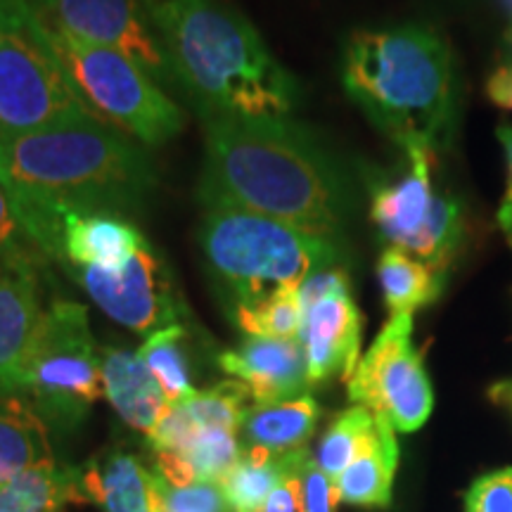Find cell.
<instances>
[{
	"instance_id": "4fadbf2b",
	"label": "cell",
	"mask_w": 512,
	"mask_h": 512,
	"mask_svg": "<svg viewBox=\"0 0 512 512\" xmlns=\"http://www.w3.org/2000/svg\"><path fill=\"white\" fill-rule=\"evenodd\" d=\"M41 261L38 254L0 261V401L19 399L24 361L46 311Z\"/></svg>"
},
{
	"instance_id": "8992f818",
	"label": "cell",
	"mask_w": 512,
	"mask_h": 512,
	"mask_svg": "<svg viewBox=\"0 0 512 512\" xmlns=\"http://www.w3.org/2000/svg\"><path fill=\"white\" fill-rule=\"evenodd\" d=\"M95 119L31 0H0V133Z\"/></svg>"
},
{
	"instance_id": "cb8c5ba5",
	"label": "cell",
	"mask_w": 512,
	"mask_h": 512,
	"mask_svg": "<svg viewBox=\"0 0 512 512\" xmlns=\"http://www.w3.org/2000/svg\"><path fill=\"white\" fill-rule=\"evenodd\" d=\"M53 458L48 427L22 399L0 401V484Z\"/></svg>"
},
{
	"instance_id": "7c38bea8",
	"label": "cell",
	"mask_w": 512,
	"mask_h": 512,
	"mask_svg": "<svg viewBox=\"0 0 512 512\" xmlns=\"http://www.w3.org/2000/svg\"><path fill=\"white\" fill-rule=\"evenodd\" d=\"M43 27L112 48L157 83H174L169 62L138 0H31Z\"/></svg>"
},
{
	"instance_id": "e0dca14e",
	"label": "cell",
	"mask_w": 512,
	"mask_h": 512,
	"mask_svg": "<svg viewBox=\"0 0 512 512\" xmlns=\"http://www.w3.org/2000/svg\"><path fill=\"white\" fill-rule=\"evenodd\" d=\"M242 446L238 432L219 427H197L176 451H157V475L174 486H190L197 482L221 484L230 467L238 463Z\"/></svg>"
},
{
	"instance_id": "d4e9b609",
	"label": "cell",
	"mask_w": 512,
	"mask_h": 512,
	"mask_svg": "<svg viewBox=\"0 0 512 512\" xmlns=\"http://www.w3.org/2000/svg\"><path fill=\"white\" fill-rule=\"evenodd\" d=\"M299 290L302 285H285L252 304L235 306V323L249 337L299 339L304 325V304Z\"/></svg>"
},
{
	"instance_id": "5bb4252c",
	"label": "cell",
	"mask_w": 512,
	"mask_h": 512,
	"mask_svg": "<svg viewBox=\"0 0 512 512\" xmlns=\"http://www.w3.org/2000/svg\"><path fill=\"white\" fill-rule=\"evenodd\" d=\"M219 366L233 380L245 384L254 406L299 399L311 387L299 339L247 337L240 347L223 351Z\"/></svg>"
},
{
	"instance_id": "8d00e7d4",
	"label": "cell",
	"mask_w": 512,
	"mask_h": 512,
	"mask_svg": "<svg viewBox=\"0 0 512 512\" xmlns=\"http://www.w3.org/2000/svg\"><path fill=\"white\" fill-rule=\"evenodd\" d=\"M505 64H512V29L508 31V34H505Z\"/></svg>"
},
{
	"instance_id": "8fae6325",
	"label": "cell",
	"mask_w": 512,
	"mask_h": 512,
	"mask_svg": "<svg viewBox=\"0 0 512 512\" xmlns=\"http://www.w3.org/2000/svg\"><path fill=\"white\" fill-rule=\"evenodd\" d=\"M304 325L299 342L306 354L309 382L323 384L339 375L349 380L358 366L363 316L351 297L349 273L342 266L313 273L302 283Z\"/></svg>"
},
{
	"instance_id": "277c9868",
	"label": "cell",
	"mask_w": 512,
	"mask_h": 512,
	"mask_svg": "<svg viewBox=\"0 0 512 512\" xmlns=\"http://www.w3.org/2000/svg\"><path fill=\"white\" fill-rule=\"evenodd\" d=\"M145 147L98 119L0 133V185L74 209L140 211L157 190Z\"/></svg>"
},
{
	"instance_id": "603a6c76",
	"label": "cell",
	"mask_w": 512,
	"mask_h": 512,
	"mask_svg": "<svg viewBox=\"0 0 512 512\" xmlns=\"http://www.w3.org/2000/svg\"><path fill=\"white\" fill-rule=\"evenodd\" d=\"M320 406L313 396L273 403V406H252L245 415L240 432L247 446H261L273 453H287L304 448L316 432Z\"/></svg>"
},
{
	"instance_id": "2e32d148",
	"label": "cell",
	"mask_w": 512,
	"mask_h": 512,
	"mask_svg": "<svg viewBox=\"0 0 512 512\" xmlns=\"http://www.w3.org/2000/svg\"><path fill=\"white\" fill-rule=\"evenodd\" d=\"M100 368L107 401L128 427L147 437L169 403L155 377L138 358V351L121 347L100 349Z\"/></svg>"
},
{
	"instance_id": "4dcf8cb0",
	"label": "cell",
	"mask_w": 512,
	"mask_h": 512,
	"mask_svg": "<svg viewBox=\"0 0 512 512\" xmlns=\"http://www.w3.org/2000/svg\"><path fill=\"white\" fill-rule=\"evenodd\" d=\"M27 254L43 256L34 245H31L27 230H24L22 221H19L8 190L0 185V261ZM43 259H46V256H43Z\"/></svg>"
},
{
	"instance_id": "83f0119b",
	"label": "cell",
	"mask_w": 512,
	"mask_h": 512,
	"mask_svg": "<svg viewBox=\"0 0 512 512\" xmlns=\"http://www.w3.org/2000/svg\"><path fill=\"white\" fill-rule=\"evenodd\" d=\"M252 394L240 380H226L197 392L183 403V408L197 427H219V430L240 432L249 413ZM254 403V401H252Z\"/></svg>"
},
{
	"instance_id": "44dd1931",
	"label": "cell",
	"mask_w": 512,
	"mask_h": 512,
	"mask_svg": "<svg viewBox=\"0 0 512 512\" xmlns=\"http://www.w3.org/2000/svg\"><path fill=\"white\" fill-rule=\"evenodd\" d=\"M304 448L287 453H273L261 446H245L238 463L221 479V491L233 512H264L268 498L302 458Z\"/></svg>"
},
{
	"instance_id": "484cf974",
	"label": "cell",
	"mask_w": 512,
	"mask_h": 512,
	"mask_svg": "<svg viewBox=\"0 0 512 512\" xmlns=\"http://www.w3.org/2000/svg\"><path fill=\"white\" fill-rule=\"evenodd\" d=\"M183 335L181 325H169L147 335L143 347L138 349V358L157 380L166 403H185L197 394L190 380Z\"/></svg>"
},
{
	"instance_id": "9c48e42d",
	"label": "cell",
	"mask_w": 512,
	"mask_h": 512,
	"mask_svg": "<svg viewBox=\"0 0 512 512\" xmlns=\"http://www.w3.org/2000/svg\"><path fill=\"white\" fill-rule=\"evenodd\" d=\"M349 399L380 415L396 432H415L430 420L434 389L413 344V316H389L347 380Z\"/></svg>"
},
{
	"instance_id": "1f68e13d",
	"label": "cell",
	"mask_w": 512,
	"mask_h": 512,
	"mask_svg": "<svg viewBox=\"0 0 512 512\" xmlns=\"http://www.w3.org/2000/svg\"><path fill=\"white\" fill-rule=\"evenodd\" d=\"M302 496L304 512H335L339 491L335 479L320 470L316 458H309L302 467Z\"/></svg>"
},
{
	"instance_id": "7402d4cb",
	"label": "cell",
	"mask_w": 512,
	"mask_h": 512,
	"mask_svg": "<svg viewBox=\"0 0 512 512\" xmlns=\"http://www.w3.org/2000/svg\"><path fill=\"white\" fill-rule=\"evenodd\" d=\"M377 280H380L389 316H399V313L413 316L415 311L425 309L441 297L446 271L413 259V254L399 247H389L377 261Z\"/></svg>"
},
{
	"instance_id": "f546056e",
	"label": "cell",
	"mask_w": 512,
	"mask_h": 512,
	"mask_svg": "<svg viewBox=\"0 0 512 512\" xmlns=\"http://www.w3.org/2000/svg\"><path fill=\"white\" fill-rule=\"evenodd\" d=\"M463 512H512V467L475 479L465 494Z\"/></svg>"
},
{
	"instance_id": "6da1fadb",
	"label": "cell",
	"mask_w": 512,
	"mask_h": 512,
	"mask_svg": "<svg viewBox=\"0 0 512 512\" xmlns=\"http://www.w3.org/2000/svg\"><path fill=\"white\" fill-rule=\"evenodd\" d=\"M204 124L202 209H240L339 242L351 211L342 166L287 117L211 114Z\"/></svg>"
},
{
	"instance_id": "ffe728a7",
	"label": "cell",
	"mask_w": 512,
	"mask_h": 512,
	"mask_svg": "<svg viewBox=\"0 0 512 512\" xmlns=\"http://www.w3.org/2000/svg\"><path fill=\"white\" fill-rule=\"evenodd\" d=\"M76 503H88L79 467H62L55 460L0 484V512H67Z\"/></svg>"
},
{
	"instance_id": "4316f807",
	"label": "cell",
	"mask_w": 512,
	"mask_h": 512,
	"mask_svg": "<svg viewBox=\"0 0 512 512\" xmlns=\"http://www.w3.org/2000/svg\"><path fill=\"white\" fill-rule=\"evenodd\" d=\"M377 418L366 406L347 408L332 420V425L325 430L316 451V463L325 475L337 479L347 467L354 463L368 439L373 437Z\"/></svg>"
},
{
	"instance_id": "e575fe53",
	"label": "cell",
	"mask_w": 512,
	"mask_h": 512,
	"mask_svg": "<svg viewBox=\"0 0 512 512\" xmlns=\"http://www.w3.org/2000/svg\"><path fill=\"white\" fill-rule=\"evenodd\" d=\"M486 98L494 102L501 110L512 112V64H501L489 74L484 83Z\"/></svg>"
},
{
	"instance_id": "9a60e30c",
	"label": "cell",
	"mask_w": 512,
	"mask_h": 512,
	"mask_svg": "<svg viewBox=\"0 0 512 512\" xmlns=\"http://www.w3.org/2000/svg\"><path fill=\"white\" fill-rule=\"evenodd\" d=\"M406 174L392 183L375 185L370 195V221L375 223L384 240L406 252L430 221L437 188L432 181V166L437 152L425 147L406 150Z\"/></svg>"
},
{
	"instance_id": "3957f363",
	"label": "cell",
	"mask_w": 512,
	"mask_h": 512,
	"mask_svg": "<svg viewBox=\"0 0 512 512\" xmlns=\"http://www.w3.org/2000/svg\"><path fill=\"white\" fill-rule=\"evenodd\" d=\"M342 81L377 131L403 147L439 152L451 145L458 88L451 48L420 24L356 31L344 48Z\"/></svg>"
},
{
	"instance_id": "d6986e66",
	"label": "cell",
	"mask_w": 512,
	"mask_h": 512,
	"mask_svg": "<svg viewBox=\"0 0 512 512\" xmlns=\"http://www.w3.org/2000/svg\"><path fill=\"white\" fill-rule=\"evenodd\" d=\"M373 437L363 446L354 463L335 479L339 501L363 508H387L392 503V484L399 465L396 430L387 420L375 415Z\"/></svg>"
},
{
	"instance_id": "836d02e7",
	"label": "cell",
	"mask_w": 512,
	"mask_h": 512,
	"mask_svg": "<svg viewBox=\"0 0 512 512\" xmlns=\"http://www.w3.org/2000/svg\"><path fill=\"white\" fill-rule=\"evenodd\" d=\"M496 138L498 143H501L503 159H505V174H508L505 176V192L496 211V221L503 233L512 235V124L503 121V124L496 128Z\"/></svg>"
},
{
	"instance_id": "f1b7e54d",
	"label": "cell",
	"mask_w": 512,
	"mask_h": 512,
	"mask_svg": "<svg viewBox=\"0 0 512 512\" xmlns=\"http://www.w3.org/2000/svg\"><path fill=\"white\" fill-rule=\"evenodd\" d=\"M152 512H228L226 496L219 484L197 482L190 486H174L152 472L150 479Z\"/></svg>"
},
{
	"instance_id": "d6a6232c",
	"label": "cell",
	"mask_w": 512,
	"mask_h": 512,
	"mask_svg": "<svg viewBox=\"0 0 512 512\" xmlns=\"http://www.w3.org/2000/svg\"><path fill=\"white\" fill-rule=\"evenodd\" d=\"M311 458L309 448L297 460L294 470L285 477V482L273 491L268 498L264 512H304V496H302V467Z\"/></svg>"
},
{
	"instance_id": "7a4b0ae2",
	"label": "cell",
	"mask_w": 512,
	"mask_h": 512,
	"mask_svg": "<svg viewBox=\"0 0 512 512\" xmlns=\"http://www.w3.org/2000/svg\"><path fill=\"white\" fill-rule=\"evenodd\" d=\"M174 81L200 117H287L297 79L275 60L245 12L226 0H138Z\"/></svg>"
},
{
	"instance_id": "f35d334b",
	"label": "cell",
	"mask_w": 512,
	"mask_h": 512,
	"mask_svg": "<svg viewBox=\"0 0 512 512\" xmlns=\"http://www.w3.org/2000/svg\"><path fill=\"white\" fill-rule=\"evenodd\" d=\"M510 247H512V238H510Z\"/></svg>"
},
{
	"instance_id": "ba28073f",
	"label": "cell",
	"mask_w": 512,
	"mask_h": 512,
	"mask_svg": "<svg viewBox=\"0 0 512 512\" xmlns=\"http://www.w3.org/2000/svg\"><path fill=\"white\" fill-rule=\"evenodd\" d=\"M46 31L76 93L95 119L147 147L169 143L183 131V110L143 67L112 48Z\"/></svg>"
},
{
	"instance_id": "d590c367",
	"label": "cell",
	"mask_w": 512,
	"mask_h": 512,
	"mask_svg": "<svg viewBox=\"0 0 512 512\" xmlns=\"http://www.w3.org/2000/svg\"><path fill=\"white\" fill-rule=\"evenodd\" d=\"M489 399L498 403V406L508 408V411L512 413V380L496 382L494 387L489 389Z\"/></svg>"
},
{
	"instance_id": "ac0fdd59",
	"label": "cell",
	"mask_w": 512,
	"mask_h": 512,
	"mask_svg": "<svg viewBox=\"0 0 512 512\" xmlns=\"http://www.w3.org/2000/svg\"><path fill=\"white\" fill-rule=\"evenodd\" d=\"M79 472L88 501L98 503L105 512H152V472L133 453L102 451Z\"/></svg>"
},
{
	"instance_id": "30bf717a",
	"label": "cell",
	"mask_w": 512,
	"mask_h": 512,
	"mask_svg": "<svg viewBox=\"0 0 512 512\" xmlns=\"http://www.w3.org/2000/svg\"><path fill=\"white\" fill-rule=\"evenodd\" d=\"M67 273L105 316L138 335H152L169 325H178L183 304L176 292L174 275L150 242H145L119 271L69 268Z\"/></svg>"
},
{
	"instance_id": "52a82bcc",
	"label": "cell",
	"mask_w": 512,
	"mask_h": 512,
	"mask_svg": "<svg viewBox=\"0 0 512 512\" xmlns=\"http://www.w3.org/2000/svg\"><path fill=\"white\" fill-rule=\"evenodd\" d=\"M102 394L100 349L93 342L86 306L57 299L46 306L36 328L19 399L48 430L72 432Z\"/></svg>"
},
{
	"instance_id": "74e56055",
	"label": "cell",
	"mask_w": 512,
	"mask_h": 512,
	"mask_svg": "<svg viewBox=\"0 0 512 512\" xmlns=\"http://www.w3.org/2000/svg\"><path fill=\"white\" fill-rule=\"evenodd\" d=\"M505 3H508V8H510V12H512V0H505Z\"/></svg>"
},
{
	"instance_id": "5b68a950",
	"label": "cell",
	"mask_w": 512,
	"mask_h": 512,
	"mask_svg": "<svg viewBox=\"0 0 512 512\" xmlns=\"http://www.w3.org/2000/svg\"><path fill=\"white\" fill-rule=\"evenodd\" d=\"M197 240L211 280L235 306L342 261L339 242L240 209H204Z\"/></svg>"
}]
</instances>
